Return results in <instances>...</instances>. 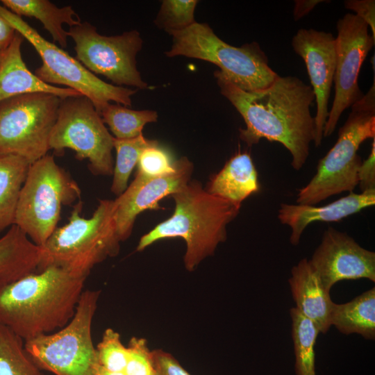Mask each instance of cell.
Segmentation results:
<instances>
[{
	"label": "cell",
	"instance_id": "1",
	"mask_svg": "<svg viewBox=\"0 0 375 375\" xmlns=\"http://www.w3.org/2000/svg\"><path fill=\"white\" fill-rule=\"evenodd\" d=\"M214 76L221 94L246 124L240 129V140L249 147L262 138L281 143L292 155L293 169L300 170L315 139V119L310 110L315 100L312 87L297 77L278 76L268 87L247 92L220 70Z\"/></svg>",
	"mask_w": 375,
	"mask_h": 375
},
{
	"label": "cell",
	"instance_id": "2",
	"mask_svg": "<svg viewBox=\"0 0 375 375\" xmlns=\"http://www.w3.org/2000/svg\"><path fill=\"white\" fill-rule=\"evenodd\" d=\"M86 278L50 266L0 282V324L24 341L62 328L75 313Z\"/></svg>",
	"mask_w": 375,
	"mask_h": 375
},
{
	"label": "cell",
	"instance_id": "3",
	"mask_svg": "<svg viewBox=\"0 0 375 375\" xmlns=\"http://www.w3.org/2000/svg\"><path fill=\"white\" fill-rule=\"evenodd\" d=\"M171 197L175 203L174 213L142 235L136 250L142 251L162 239L183 238L186 244L184 266L193 272L226 240L227 225L238 216L240 207L210 194L197 180H190Z\"/></svg>",
	"mask_w": 375,
	"mask_h": 375
},
{
	"label": "cell",
	"instance_id": "4",
	"mask_svg": "<svg viewBox=\"0 0 375 375\" xmlns=\"http://www.w3.org/2000/svg\"><path fill=\"white\" fill-rule=\"evenodd\" d=\"M81 200L74 206L69 222L57 227L40 248L38 271L50 266L88 277L91 269L116 256L122 242L116 227L114 200L101 199L90 218L80 214Z\"/></svg>",
	"mask_w": 375,
	"mask_h": 375
},
{
	"label": "cell",
	"instance_id": "5",
	"mask_svg": "<svg viewBox=\"0 0 375 375\" xmlns=\"http://www.w3.org/2000/svg\"><path fill=\"white\" fill-rule=\"evenodd\" d=\"M346 122L338 131L333 147L317 163L316 173L299 190L298 204L314 206L343 192H351L358 185L362 160L360 144L375 138V78L366 94L351 106Z\"/></svg>",
	"mask_w": 375,
	"mask_h": 375
},
{
	"label": "cell",
	"instance_id": "6",
	"mask_svg": "<svg viewBox=\"0 0 375 375\" xmlns=\"http://www.w3.org/2000/svg\"><path fill=\"white\" fill-rule=\"evenodd\" d=\"M172 45L165 54L203 60L219 67L238 87L247 92L264 89L278 75L269 66L258 43L231 46L221 40L206 23L195 22L179 31H169Z\"/></svg>",
	"mask_w": 375,
	"mask_h": 375
},
{
	"label": "cell",
	"instance_id": "7",
	"mask_svg": "<svg viewBox=\"0 0 375 375\" xmlns=\"http://www.w3.org/2000/svg\"><path fill=\"white\" fill-rule=\"evenodd\" d=\"M81 188L69 172L47 154L30 165L14 224L41 247L58 227L62 206L81 200Z\"/></svg>",
	"mask_w": 375,
	"mask_h": 375
},
{
	"label": "cell",
	"instance_id": "8",
	"mask_svg": "<svg viewBox=\"0 0 375 375\" xmlns=\"http://www.w3.org/2000/svg\"><path fill=\"white\" fill-rule=\"evenodd\" d=\"M100 290L83 291L75 313L62 328L24 341V348L42 370L56 375H97L99 364L92 323Z\"/></svg>",
	"mask_w": 375,
	"mask_h": 375
},
{
	"label": "cell",
	"instance_id": "9",
	"mask_svg": "<svg viewBox=\"0 0 375 375\" xmlns=\"http://www.w3.org/2000/svg\"><path fill=\"white\" fill-rule=\"evenodd\" d=\"M0 14L39 54L42 64L35 70V74L41 81L78 92L91 101L98 112L111 102L125 106L132 105L131 97L137 92V89L117 86L102 81L76 58L47 40L22 17L1 4Z\"/></svg>",
	"mask_w": 375,
	"mask_h": 375
},
{
	"label": "cell",
	"instance_id": "10",
	"mask_svg": "<svg viewBox=\"0 0 375 375\" xmlns=\"http://www.w3.org/2000/svg\"><path fill=\"white\" fill-rule=\"evenodd\" d=\"M49 148L57 155L66 149L73 150L76 159L88 160V168L95 176L113 174L114 137L93 103L83 95L61 99Z\"/></svg>",
	"mask_w": 375,
	"mask_h": 375
},
{
	"label": "cell",
	"instance_id": "11",
	"mask_svg": "<svg viewBox=\"0 0 375 375\" xmlns=\"http://www.w3.org/2000/svg\"><path fill=\"white\" fill-rule=\"evenodd\" d=\"M60 101L56 95L39 92L1 102L0 156H19L32 164L48 154Z\"/></svg>",
	"mask_w": 375,
	"mask_h": 375
},
{
	"label": "cell",
	"instance_id": "12",
	"mask_svg": "<svg viewBox=\"0 0 375 375\" xmlns=\"http://www.w3.org/2000/svg\"><path fill=\"white\" fill-rule=\"evenodd\" d=\"M67 34L74 42L76 58L90 72L105 76L117 86L148 88L137 67L136 56L143 44L137 30L107 36L83 22L70 27Z\"/></svg>",
	"mask_w": 375,
	"mask_h": 375
},
{
	"label": "cell",
	"instance_id": "13",
	"mask_svg": "<svg viewBox=\"0 0 375 375\" xmlns=\"http://www.w3.org/2000/svg\"><path fill=\"white\" fill-rule=\"evenodd\" d=\"M335 97L324 126L323 137L335 131L342 112L364 95L358 84L366 56L375 43L369 26L355 14L347 13L337 22Z\"/></svg>",
	"mask_w": 375,
	"mask_h": 375
},
{
	"label": "cell",
	"instance_id": "14",
	"mask_svg": "<svg viewBox=\"0 0 375 375\" xmlns=\"http://www.w3.org/2000/svg\"><path fill=\"white\" fill-rule=\"evenodd\" d=\"M308 260L329 292L343 280L366 278L375 282V253L331 226L324 231L320 244Z\"/></svg>",
	"mask_w": 375,
	"mask_h": 375
},
{
	"label": "cell",
	"instance_id": "15",
	"mask_svg": "<svg viewBox=\"0 0 375 375\" xmlns=\"http://www.w3.org/2000/svg\"><path fill=\"white\" fill-rule=\"evenodd\" d=\"M292 46L305 62L315 95L317 111L313 142L317 147L324 138L329 112L328 105L336 65L335 38L331 33L301 28L293 36Z\"/></svg>",
	"mask_w": 375,
	"mask_h": 375
},
{
	"label": "cell",
	"instance_id": "16",
	"mask_svg": "<svg viewBox=\"0 0 375 375\" xmlns=\"http://www.w3.org/2000/svg\"><path fill=\"white\" fill-rule=\"evenodd\" d=\"M193 163L186 157L176 160L174 172L145 179L135 175L126 190L114 200L115 219L122 242L132 233L137 216L146 210L164 209L159 201L177 192L190 180Z\"/></svg>",
	"mask_w": 375,
	"mask_h": 375
},
{
	"label": "cell",
	"instance_id": "17",
	"mask_svg": "<svg viewBox=\"0 0 375 375\" xmlns=\"http://www.w3.org/2000/svg\"><path fill=\"white\" fill-rule=\"evenodd\" d=\"M375 205V189L348 195L323 206L281 203L278 218L291 228L290 243L299 244L306 228L315 222H335Z\"/></svg>",
	"mask_w": 375,
	"mask_h": 375
},
{
	"label": "cell",
	"instance_id": "18",
	"mask_svg": "<svg viewBox=\"0 0 375 375\" xmlns=\"http://www.w3.org/2000/svg\"><path fill=\"white\" fill-rule=\"evenodd\" d=\"M24 38L16 31L8 49L0 60V103L10 98L32 93H47L60 99L81 95L63 87L41 81L27 67L22 55Z\"/></svg>",
	"mask_w": 375,
	"mask_h": 375
},
{
	"label": "cell",
	"instance_id": "19",
	"mask_svg": "<svg viewBox=\"0 0 375 375\" xmlns=\"http://www.w3.org/2000/svg\"><path fill=\"white\" fill-rule=\"evenodd\" d=\"M288 283L294 308L312 321L319 333H326L331 326L330 316L334 302L307 258L301 259L292 268Z\"/></svg>",
	"mask_w": 375,
	"mask_h": 375
},
{
	"label": "cell",
	"instance_id": "20",
	"mask_svg": "<svg viewBox=\"0 0 375 375\" xmlns=\"http://www.w3.org/2000/svg\"><path fill=\"white\" fill-rule=\"evenodd\" d=\"M205 190L240 207L244 200L260 190L258 172L251 155L239 152L232 156L210 178Z\"/></svg>",
	"mask_w": 375,
	"mask_h": 375
},
{
	"label": "cell",
	"instance_id": "21",
	"mask_svg": "<svg viewBox=\"0 0 375 375\" xmlns=\"http://www.w3.org/2000/svg\"><path fill=\"white\" fill-rule=\"evenodd\" d=\"M40 259V247L12 225L0 238V282H12L37 272Z\"/></svg>",
	"mask_w": 375,
	"mask_h": 375
},
{
	"label": "cell",
	"instance_id": "22",
	"mask_svg": "<svg viewBox=\"0 0 375 375\" xmlns=\"http://www.w3.org/2000/svg\"><path fill=\"white\" fill-rule=\"evenodd\" d=\"M5 8L19 16L39 20L60 47L67 46V31L64 24L72 27L81 23V18L71 6L57 7L49 0H1Z\"/></svg>",
	"mask_w": 375,
	"mask_h": 375
},
{
	"label": "cell",
	"instance_id": "23",
	"mask_svg": "<svg viewBox=\"0 0 375 375\" xmlns=\"http://www.w3.org/2000/svg\"><path fill=\"white\" fill-rule=\"evenodd\" d=\"M330 323L344 335L358 334L375 339V288L344 303H333Z\"/></svg>",
	"mask_w": 375,
	"mask_h": 375
},
{
	"label": "cell",
	"instance_id": "24",
	"mask_svg": "<svg viewBox=\"0 0 375 375\" xmlns=\"http://www.w3.org/2000/svg\"><path fill=\"white\" fill-rule=\"evenodd\" d=\"M30 165L19 156H0V233L14 225L20 191Z\"/></svg>",
	"mask_w": 375,
	"mask_h": 375
},
{
	"label": "cell",
	"instance_id": "25",
	"mask_svg": "<svg viewBox=\"0 0 375 375\" xmlns=\"http://www.w3.org/2000/svg\"><path fill=\"white\" fill-rule=\"evenodd\" d=\"M296 375H317L315 346L319 331L297 308L290 310Z\"/></svg>",
	"mask_w": 375,
	"mask_h": 375
},
{
	"label": "cell",
	"instance_id": "26",
	"mask_svg": "<svg viewBox=\"0 0 375 375\" xmlns=\"http://www.w3.org/2000/svg\"><path fill=\"white\" fill-rule=\"evenodd\" d=\"M102 121L107 124L118 140L133 139L142 133L144 126L158 119L154 110H135L119 103H108L99 112Z\"/></svg>",
	"mask_w": 375,
	"mask_h": 375
},
{
	"label": "cell",
	"instance_id": "27",
	"mask_svg": "<svg viewBox=\"0 0 375 375\" xmlns=\"http://www.w3.org/2000/svg\"><path fill=\"white\" fill-rule=\"evenodd\" d=\"M0 375H43L24 348V341L0 324Z\"/></svg>",
	"mask_w": 375,
	"mask_h": 375
},
{
	"label": "cell",
	"instance_id": "28",
	"mask_svg": "<svg viewBox=\"0 0 375 375\" xmlns=\"http://www.w3.org/2000/svg\"><path fill=\"white\" fill-rule=\"evenodd\" d=\"M156 144H158L157 140L147 139L143 134L128 140L114 138L116 161L110 188L113 194L119 197L126 190L131 174L137 165L142 152L146 148Z\"/></svg>",
	"mask_w": 375,
	"mask_h": 375
},
{
	"label": "cell",
	"instance_id": "29",
	"mask_svg": "<svg viewBox=\"0 0 375 375\" xmlns=\"http://www.w3.org/2000/svg\"><path fill=\"white\" fill-rule=\"evenodd\" d=\"M197 0H164L154 24L165 31H179L195 23Z\"/></svg>",
	"mask_w": 375,
	"mask_h": 375
},
{
	"label": "cell",
	"instance_id": "30",
	"mask_svg": "<svg viewBox=\"0 0 375 375\" xmlns=\"http://www.w3.org/2000/svg\"><path fill=\"white\" fill-rule=\"evenodd\" d=\"M99 365L112 372H124L128 360V349L122 340L120 334L108 328L96 348Z\"/></svg>",
	"mask_w": 375,
	"mask_h": 375
},
{
	"label": "cell",
	"instance_id": "31",
	"mask_svg": "<svg viewBox=\"0 0 375 375\" xmlns=\"http://www.w3.org/2000/svg\"><path fill=\"white\" fill-rule=\"evenodd\" d=\"M137 166L135 175L149 179L174 172L176 160H174L172 155L158 144L149 147L142 152Z\"/></svg>",
	"mask_w": 375,
	"mask_h": 375
},
{
	"label": "cell",
	"instance_id": "32",
	"mask_svg": "<svg viewBox=\"0 0 375 375\" xmlns=\"http://www.w3.org/2000/svg\"><path fill=\"white\" fill-rule=\"evenodd\" d=\"M127 349L128 360L124 371L126 375H156L152 351L145 338L132 337Z\"/></svg>",
	"mask_w": 375,
	"mask_h": 375
},
{
	"label": "cell",
	"instance_id": "33",
	"mask_svg": "<svg viewBox=\"0 0 375 375\" xmlns=\"http://www.w3.org/2000/svg\"><path fill=\"white\" fill-rule=\"evenodd\" d=\"M156 375H191L170 353L156 349L152 350Z\"/></svg>",
	"mask_w": 375,
	"mask_h": 375
},
{
	"label": "cell",
	"instance_id": "34",
	"mask_svg": "<svg viewBox=\"0 0 375 375\" xmlns=\"http://www.w3.org/2000/svg\"><path fill=\"white\" fill-rule=\"evenodd\" d=\"M358 185L361 192L375 189V138L369 156L360 166Z\"/></svg>",
	"mask_w": 375,
	"mask_h": 375
},
{
	"label": "cell",
	"instance_id": "35",
	"mask_svg": "<svg viewBox=\"0 0 375 375\" xmlns=\"http://www.w3.org/2000/svg\"><path fill=\"white\" fill-rule=\"evenodd\" d=\"M347 9L355 12V15L363 19L372 32L375 39V1L374 0H347L344 1Z\"/></svg>",
	"mask_w": 375,
	"mask_h": 375
},
{
	"label": "cell",
	"instance_id": "36",
	"mask_svg": "<svg viewBox=\"0 0 375 375\" xmlns=\"http://www.w3.org/2000/svg\"><path fill=\"white\" fill-rule=\"evenodd\" d=\"M16 31L0 14V53H3L12 42Z\"/></svg>",
	"mask_w": 375,
	"mask_h": 375
},
{
	"label": "cell",
	"instance_id": "37",
	"mask_svg": "<svg viewBox=\"0 0 375 375\" xmlns=\"http://www.w3.org/2000/svg\"><path fill=\"white\" fill-rule=\"evenodd\" d=\"M326 1L323 0H297L294 1L293 9L294 19L297 21L308 15L319 3Z\"/></svg>",
	"mask_w": 375,
	"mask_h": 375
},
{
	"label": "cell",
	"instance_id": "38",
	"mask_svg": "<svg viewBox=\"0 0 375 375\" xmlns=\"http://www.w3.org/2000/svg\"><path fill=\"white\" fill-rule=\"evenodd\" d=\"M97 374L99 375H126L124 372H109L102 368L100 365L99 367Z\"/></svg>",
	"mask_w": 375,
	"mask_h": 375
},
{
	"label": "cell",
	"instance_id": "39",
	"mask_svg": "<svg viewBox=\"0 0 375 375\" xmlns=\"http://www.w3.org/2000/svg\"><path fill=\"white\" fill-rule=\"evenodd\" d=\"M1 56H2V53H0V60H1Z\"/></svg>",
	"mask_w": 375,
	"mask_h": 375
},
{
	"label": "cell",
	"instance_id": "40",
	"mask_svg": "<svg viewBox=\"0 0 375 375\" xmlns=\"http://www.w3.org/2000/svg\"><path fill=\"white\" fill-rule=\"evenodd\" d=\"M97 375H99L98 374Z\"/></svg>",
	"mask_w": 375,
	"mask_h": 375
}]
</instances>
